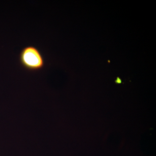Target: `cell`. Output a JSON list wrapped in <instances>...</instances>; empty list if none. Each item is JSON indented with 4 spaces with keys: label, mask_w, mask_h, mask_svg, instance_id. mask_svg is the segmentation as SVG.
Wrapping results in <instances>:
<instances>
[{
    "label": "cell",
    "mask_w": 156,
    "mask_h": 156,
    "mask_svg": "<svg viewBox=\"0 0 156 156\" xmlns=\"http://www.w3.org/2000/svg\"><path fill=\"white\" fill-rule=\"evenodd\" d=\"M19 61L23 67L30 71L41 70L45 65L41 52L34 46H27L23 48L20 53Z\"/></svg>",
    "instance_id": "obj_1"
}]
</instances>
